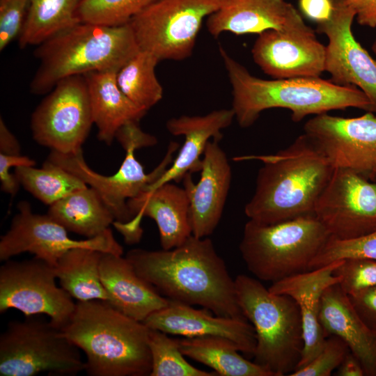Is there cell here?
Returning <instances> with one entry per match:
<instances>
[{"label":"cell","mask_w":376,"mask_h":376,"mask_svg":"<svg viewBox=\"0 0 376 376\" xmlns=\"http://www.w3.org/2000/svg\"><path fill=\"white\" fill-rule=\"evenodd\" d=\"M231 179V168L219 141H208L203 152L199 181L194 183L191 173H187L182 178L189 201L194 236L206 237L216 229L222 216Z\"/></svg>","instance_id":"19"},{"label":"cell","mask_w":376,"mask_h":376,"mask_svg":"<svg viewBox=\"0 0 376 376\" xmlns=\"http://www.w3.org/2000/svg\"><path fill=\"white\" fill-rule=\"evenodd\" d=\"M319 321L326 338L334 335L343 340L360 361L365 375L376 376V330L360 318L339 283L324 292Z\"/></svg>","instance_id":"25"},{"label":"cell","mask_w":376,"mask_h":376,"mask_svg":"<svg viewBox=\"0 0 376 376\" xmlns=\"http://www.w3.org/2000/svg\"><path fill=\"white\" fill-rule=\"evenodd\" d=\"M350 258L376 260V231L347 240L330 237L310 265V269L321 267L336 260Z\"/></svg>","instance_id":"35"},{"label":"cell","mask_w":376,"mask_h":376,"mask_svg":"<svg viewBox=\"0 0 376 376\" xmlns=\"http://www.w3.org/2000/svg\"><path fill=\"white\" fill-rule=\"evenodd\" d=\"M47 214L68 231L87 238L104 233L115 221L98 192L88 185L49 205Z\"/></svg>","instance_id":"27"},{"label":"cell","mask_w":376,"mask_h":376,"mask_svg":"<svg viewBox=\"0 0 376 376\" xmlns=\"http://www.w3.org/2000/svg\"><path fill=\"white\" fill-rule=\"evenodd\" d=\"M125 257L168 299L201 306L219 316L246 319L237 301L235 279L210 239L191 235L175 248L134 249Z\"/></svg>","instance_id":"1"},{"label":"cell","mask_w":376,"mask_h":376,"mask_svg":"<svg viewBox=\"0 0 376 376\" xmlns=\"http://www.w3.org/2000/svg\"><path fill=\"white\" fill-rule=\"evenodd\" d=\"M15 175L26 191L49 206L87 186L76 175L47 160L41 169L15 167Z\"/></svg>","instance_id":"32"},{"label":"cell","mask_w":376,"mask_h":376,"mask_svg":"<svg viewBox=\"0 0 376 376\" xmlns=\"http://www.w3.org/2000/svg\"><path fill=\"white\" fill-rule=\"evenodd\" d=\"M82 0H30L19 36L20 48L38 45L57 33L80 22L77 10Z\"/></svg>","instance_id":"30"},{"label":"cell","mask_w":376,"mask_h":376,"mask_svg":"<svg viewBox=\"0 0 376 376\" xmlns=\"http://www.w3.org/2000/svg\"><path fill=\"white\" fill-rule=\"evenodd\" d=\"M219 49L232 87L231 109L241 127L251 126L263 111L272 108L290 110L296 123L308 115L349 107L371 112L368 98L354 86H340L320 77L258 78L223 47Z\"/></svg>","instance_id":"3"},{"label":"cell","mask_w":376,"mask_h":376,"mask_svg":"<svg viewBox=\"0 0 376 376\" xmlns=\"http://www.w3.org/2000/svg\"><path fill=\"white\" fill-rule=\"evenodd\" d=\"M331 18L317 24L316 31L327 36L325 71L340 86H354L368 98L376 114V61L355 39L352 24L356 13L345 0H334Z\"/></svg>","instance_id":"16"},{"label":"cell","mask_w":376,"mask_h":376,"mask_svg":"<svg viewBox=\"0 0 376 376\" xmlns=\"http://www.w3.org/2000/svg\"><path fill=\"white\" fill-rule=\"evenodd\" d=\"M10 321L0 335V375H76L85 369L79 347L63 331L33 317Z\"/></svg>","instance_id":"8"},{"label":"cell","mask_w":376,"mask_h":376,"mask_svg":"<svg viewBox=\"0 0 376 376\" xmlns=\"http://www.w3.org/2000/svg\"><path fill=\"white\" fill-rule=\"evenodd\" d=\"M304 134L321 149L334 169L361 173L370 179L376 171V114L354 118L316 115L304 126Z\"/></svg>","instance_id":"15"},{"label":"cell","mask_w":376,"mask_h":376,"mask_svg":"<svg viewBox=\"0 0 376 376\" xmlns=\"http://www.w3.org/2000/svg\"><path fill=\"white\" fill-rule=\"evenodd\" d=\"M211 311L196 309L191 305L169 301L143 322L148 328L167 334L187 338L219 336L233 342L240 352L253 355L256 345L254 328L248 320L226 316H214Z\"/></svg>","instance_id":"20"},{"label":"cell","mask_w":376,"mask_h":376,"mask_svg":"<svg viewBox=\"0 0 376 376\" xmlns=\"http://www.w3.org/2000/svg\"><path fill=\"white\" fill-rule=\"evenodd\" d=\"M115 139L124 149L130 146L139 149L157 143V139L154 136L141 130L139 122H130L123 125L117 131Z\"/></svg>","instance_id":"41"},{"label":"cell","mask_w":376,"mask_h":376,"mask_svg":"<svg viewBox=\"0 0 376 376\" xmlns=\"http://www.w3.org/2000/svg\"><path fill=\"white\" fill-rule=\"evenodd\" d=\"M372 49L373 51V52L375 53V54L376 55V38L373 44V46H372Z\"/></svg>","instance_id":"46"},{"label":"cell","mask_w":376,"mask_h":376,"mask_svg":"<svg viewBox=\"0 0 376 376\" xmlns=\"http://www.w3.org/2000/svg\"><path fill=\"white\" fill-rule=\"evenodd\" d=\"M157 0H82L77 17L81 22L107 26L127 24Z\"/></svg>","instance_id":"34"},{"label":"cell","mask_w":376,"mask_h":376,"mask_svg":"<svg viewBox=\"0 0 376 376\" xmlns=\"http://www.w3.org/2000/svg\"><path fill=\"white\" fill-rule=\"evenodd\" d=\"M341 262L342 260H336L321 267L286 277L272 283L268 288L272 293L291 297L299 308L304 349L296 369L308 363L324 345L326 337L319 321L321 299L327 288L340 282V278L334 274V271Z\"/></svg>","instance_id":"22"},{"label":"cell","mask_w":376,"mask_h":376,"mask_svg":"<svg viewBox=\"0 0 376 376\" xmlns=\"http://www.w3.org/2000/svg\"><path fill=\"white\" fill-rule=\"evenodd\" d=\"M160 61L154 54L139 50L117 72L122 92L136 106L148 111L163 96V88L155 74Z\"/></svg>","instance_id":"31"},{"label":"cell","mask_w":376,"mask_h":376,"mask_svg":"<svg viewBox=\"0 0 376 376\" xmlns=\"http://www.w3.org/2000/svg\"><path fill=\"white\" fill-rule=\"evenodd\" d=\"M30 0H0V50L18 38L27 16Z\"/></svg>","instance_id":"38"},{"label":"cell","mask_w":376,"mask_h":376,"mask_svg":"<svg viewBox=\"0 0 376 376\" xmlns=\"http://www.w3.org/2000/svg\"><path fill=\"white\" fill-rule=\"evenodd\" d=\"M350 350L340 338H326L320 352L307 364L295 370L290 376H330L338 368Z\"/></svg>","instance_id":"37"},{"label":"cell","mask_w":376,"mask_h":376,"mask_svg":"<svg viewBox=\"0 0 376 376\" xmlns=\"http://www.w3.org/2000/svg\"><path fill=\"white\" fill-rule=\"evenodd\" d=\"M55 267L33 257L8 259L0 267V313L17 309L26 316L45 314L62 329L76 306L73 298L56 283Z\"/></svg>","instance_id":"11"},{"label":"cell","mask_w":376,"mask_h":376,"mask_svg":"<svg viewBox=\"0 0 376 376\" xmlns=\"http://www.w3.org/2000/svg\"><path fill=\"white\" fill-rule=\"evenodd\" d=\"M179 144L171 142L160 164L150 173H146L143 166L135 157L134 146L125 149V157L118 170L111 175H101L86 162L82 149L69 154L51 150L47 161L78 177L88 186L94 188L111 212L115 221L125 224L132 219L127 201L133 198L157 181L173 162Z\"/></svg>","instance_id":"13"},{"label":"cell","mask_w":376,"mask_h":376,"mask_svg":"<svg viewBox=\"0 0 376 376\" xmlns=\"http://www.w3.org/2000/svg\"><path fill=\"white\" fill-rule=\"evenodd\" d=\"M251 54L254 62L274 79L320 77L325 71L326 47L307 25L259 34Z\"/></svg>","instance_id":"17"},{"label":"cell","mask_w":376,"mask_h":376,"mask_svg":"<svg viewBox=\"0 0 376 376\" xmlns=\"http://www.w3.org/2000/svg\"><path fill=\"white\" fill-rule=\"evenodd\" d=\"M103 253L88 247H74L58 258L54 266L56 277L61 287L73 299L108 301V295L100 279V265Z\"/></svg>","instance_id":"29"},{"label":"cell","mask_w":376,"mask_h":376,"mask_svg":"<svg viewBox=\"0 0 376 376\" xmlns=\"http://www.w3.org/2000/svg\"><path fill=\"white\" fill-rule=\"evenodd\" d=\"M182 353L211 368L221 376H273L267 369L242 356L231 340L219 336L177 339Z\"/></svg>","instance_id":"28"},{"label":"cell","mask_w":376,"mask_h":376,"mask_svg":"<svg viewBox=\"0 0 376 376\" xmlns=\"http://www.w3.org/2000/svg\"><path fill=\"white\" fill-rule=\"evenodd\" d=\"M221 1L157 0L127 23L140 50L159 61H181L191 55L204 19Z\"/></svg>","instance_id":"9"},{"label":"cell","mask_w":376,"mask_h":376,"mask_svg":"<svg viewBox=\"0 0 376 376\" xmlns=\"http://www.w3.org/2000/svg\"><path fill=\"white\" fill-rule=\"evenodd\" d=\"M234 118L232 109H221L203 116L183 115L169 119L166 124L168 131L175 136H184L185 141L171 165L146 191L181 180L187 173L201 171V156L210 139L219 141L222 139L221 130L230 126Z\"/></svg>","instance_id":"24"},{"label":"cell","mask_w":376,"mask_h":376,"mask_svg":"<svg viewBox=\"0 0 376 376\" xmlns=\"http://www.w3.org/2000/svg\"><path fill=\"white\" fill-rule=\"evenodd\" d=\"M338 376H363L364 370L359 359L350 352L338 368Z\"/></svg>","instance_id":"45"},{"label":"cell","mask_w":376,"mask_h":376,"mask_svg":"<svg viewBox=\"0 0 376 376\" xmlns=\"http://www.w3.org/2000/svg\"><path fill=\"white\" fill-rule=\"evenodd\" d=\"M171 182L127 201L132 219L125 224H113L125 242L132 244L140 240L143 233L140 224L144 217L155 221L163 249L178 246L192 235L187 194L184 187Z\"/></svg>","instance_id":"18"},{"label":"cell","mask_w":376,"mask_h":376,"mask_svg":"<svg viewBox=\"0 0 376 376\" xmlns=\"http://www.w3.org/2000/svg\"><path fill=\"white\" fill-rule=\"evenodd\" d=\"M339 276L343 290L351 295L362 290L376 286V260L350 258L342 260L334 271Z\"/></svg>","instance_id":"36"},{"label":"cell","mask_w":376,"mask_h":376,"mask_svg":"<svg viewBox=\"0 0 376 376\" xmlns=\"http://www.w3.org/2000/svg\"><path fill=\"white\" fill-rule=\"evenodd\" d=\"M86 356L90 376H150V329L113 307L107 301H77L61 329Z\"/></svg>","instance_id":"4"},{"label":"cell","mask_w":376,"mask_h":376,"mask_svg":"<svg viewBox=\"0 0 376 376\" xmlns=\"http://www.w3.org/2000/svg\"><path fill=\"white\" fill-rule=\"evenodd\" d=\"M100 272L108 302L134 320L143 322L151 313L169 303V299L136 273L130 261L123 255L104 252Z\"/></svg>","instance_id":"23"},{"label":"cell","mask_w":376,"mask_h":376,"mask_svg":"<svg viewBox=\"0 0 376 376\" xmlns=\"http://www.w3.org/2000/svg\"><path fill=\"white\" fill-rule=\"evenodd\" d=\"M36 162L22 155H10L0 153V182L3 191L14 196L20 185L15 175L10 173L11 167L35 166Z\"/></svg>","instance_id":"39"},{"label":"cell","mask_w":376,"mask_h":376,"mask_svg":"<svg viewBox=\"0 0 376 376\" xmlns=\"http://www.w3.org/2000/svg\"><path fill=\"white\" fill-rule=\"evenodd\" d=\"M331 237L347 240L376 231V180L334 169L314 208Z\"/></svg>","instance_id":"12"},{"label":"cell","mask_w":376,"mask_h":376,"mask_svg":"<svg viewBox=\"0 0 376 376\" xmlns=\"http://www.w3.org/2000/svg\"><path fill=\"white\" fill-rule=\"evenodd\" d=\"M235 283L239 306L256 333L254 362L273 376L289 375L304 349L297 304L288 295L271 292L258 279L240 274Z\"/></svg>","instance_id":"6"},{"label":"cell","mask_w":376,"mask_h":376,"mask_svg":"<svg viewBox=\"0 0 376 376\" xmlns=\"http://www.w3.org/2000/svg\"><path fill=\"white\" fill-rule=\"evenodd\" d=\"M298 5L301 13L317 24L329 20L334 8V0H299Z\"/></svg>","instance_id":"42"},{"label":"cell","mask_w":376,"mask_h":376,"mask_svg":"<svg viewBox=\"0 0 376 376\" xmlns=\"http://www.w3.org/2000/svg\"><path fill=\"white\" fill-rule=\"evenodd\" d=\"M20 144L15 136L6 126L5 122L0 118V153L17 155H21Z\"/></svg>","instance_id":"44"},{"label":"cell","mask_w":376,"mask_h":376,"mask_svg":"<svg viewBox=\"0 0 376 376\" xmlns=\"http://www.w3.org/2000/svg\"><path fill=\"white\" fill-rule=\"evenodd\" d=\"M345 2L354 10L360 25L376 27V0H345Z\"/></svg>","instance_id":"43"},{"label":"cell","mask_w":376,"mask_h":376,"mask_svg":"<svg viewBox=\"0 0 376 376\" xmlns=\"http://www.w3.org/2000/svg\"><path fill=\"white\" fill-rule=\"evenodd\" d=\"M331 237L314 214L270 224L249 220L240 251L246 267L260 281H279L310 270Z\"/></svg>","instance_id":"7"},{"label":"cell","mask_w":376,"mask_h":376,"mask_svg":"<svg viewBox=\"0 0 376 376\" xmlns=\"http://www.w3.org/2000/svg\"><path fill=\"white\" fill-rule=\"evenodd\" d=\"M37 46L34 55L39 66L30 84L35 95L49 93L68 77L118 71L140 50L128 23L107 26L80 22Z\"/></svg>","instance_id":"5"},{"label":"cell","mask_w":376,"mask_h":376,"mask_svg":"<svg viewBox=\"0 0 376 376\" xmlns=\"http://www.w3.org/2000/svg\"><path fill=\"white\" fill-rule=\"evenodd\" d=\"M350 300L363 321L376 330V286L348 295Z\"/></svg>","instance_id":"40"},{"label":"cell","mask_w":376,"mask_h":376,"mask_svg":"<svg viewBox=\"0 0 376 376\" xmlns=\"http://www.w3.org/2000/svg\"><path fill=\"white\" fill-rule=\"evenodd\" d=\"M18 212L13 217L8 231L0 239V260L29 252L55 266L58 258L74 247H88L104 253L123 255V249L109 228L104 233L83 240H75L68 230L47 214L33 212L27 201L17 205Z\"/></svg>","instance_id":"14"},{"label":"cell","mask_w":376,"mask_h":376,"mask_svg":"<svg viewBox=\"0 0 376 376\" xmlns=\"http://www.w3.org/2000/svg\"><path fill=\"white\" fill-rule=\"evenodd\" d=\"M371 180H376V171L374 172L373 175L370 178Z\"/></svg>","instance_id":"47"},{"label":"cell","mask_w":376,"mask_h":376,"mask_svg":"<svg viewBox=\"0 0 376 376\" xmlns=\"http://www.w3.org/2000/svg\"><path fill=\"white\" fill-rule=\"evenodd\" d=\"M236 159H257L263 164L244 212L249 220L265 224L314 214L315 203L334 170L304 133L276 153Z\"/></svg>","instance_id":"2"},{"label":"cell","mask_w":376,"mask_h":376,"mask_svg":"<svg viewBox=\"0 0 376 376\" xmlns=\"http://www.w3.org/2000/svg\"><path fill=\"white\" fill-rule=\"evenodd\" d=\"M117 72L103 70L84 75L97 138L107 145L112 143L123 125L130 122L139 123L147 113L122 92L117 83Z\"/></svg>","instance_id":"26"},{"label":"cell","mask_w":376,"mask_h":376,"mask_svg":"<svg viewBox=\"0 0 376 376\" xmlns=\"http://www.w3.org/2000/svg\"><path fill=\"white\" fill-rule=\"evenodd\" d=\"M298 10L285 0H222L206 21L208 32L260 34L268 30L288 31L305 26Z\"/></svg>","instance_id":"21"},{"label":"cell","mask_w":376,"mask_h":376,"mask_svg":"<svg viewBox=\"0 0 376 376\" xmlns=\"http://www.w3.org/2000/svg\"><path fill=\"white\" fill-rule=\"evenodd\" d=\"M148 345L152 359L150 376L217 375L214 371L203 370L189 363L180 350L177 339L171 338L162 331L150 329Z\"/></svg>","instance_id":"33"},{"label":"cell","mask_w":376,"mask_h":376,"mask_svg":"<svg viewBox=\"0 0 376 376\" xmlns=\"http://www.w3.org/2000/svg\"><path fill=\"white\" fill-rule=\"evenodd\" d=\"M93 125L87 83L84 75L59 81L31 117L33 139L63 154L82 149Z\"/></svg>","instance_id":"10"}]
</instances>
